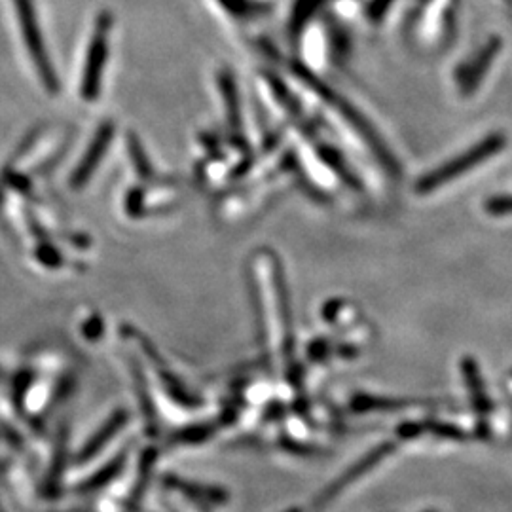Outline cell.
<instances>
[{
  "mask_svg": "<svg viewBox=\"0 0 512 512\" xmlns=\"http://www.w3.org/2000/svg\"><path fill=\"white\" fill-rule=\"evenodd\" d=\"M124 421H126V414H124V412H118V414L86 444V448H84V452H82V461L92 458L95 452H99V450L118 433V429L124 425Z\"/></svg>",
  "mask_w": 512,
  "mask_h": 512,
  "instance_id": "9",
  "label": "cell"
},
{
  "mask_svg": "<svg viewBox=\"0 0 512 512\" xmlns=\"http://www.w3.org/2000/svg\"><path fill=\"white\" fill-rule=\"evenodd\" d=\"M112 31V16L109 12H103L93 27L90 48L86 55V65L82 73V84H80V95L84 101H95L101 90L103 71L109 55V38Z\"/></svg>",
  "mask_w": 512,
  "mask_h": 512,
  "instance_id": "3",
  "label": "cell"
},
{
  "mask_svg": "<svg viewBox=\"0 0 512 512\" xmlns=\"http://www.w3.org/2000/svg\"><path fill=\"white\" fill-rule=\"evenodd\" d=\"M501 52V38L492 37L467 63H463L456 73L459 92L465 97L473 95L484 82L486 74L492 69L495 57Z\"/></svg>",
  "mask_w": 512,
  "mask_h": 512,
  "instance_id": "5",
  "label": "cell"
},
{
  "mask_svg": "<svg viewBox=\"0 0 512 512\" xmlns=\"http://www.w3.org/2000/svg\"><path fill=\"white\" fill-rule=\"evenodd\" d=\"M404 401H387V399H374V397H357L353 406L359 412H395L397 408H403Z\"/></svg>",
  "mask_w": 512,
  "mask_h": 512,
  "instance_id": "11",
  "label": "cell"
},
{
  "mask_svg": "<svg viewBox=\"0 0 512 512\" xmlns=\"http://www.w3.org/2000/svg\"><path fill=\"white\" fill-rule=\"evenodd\" d=\"M461 370H463V378H465V384L469 389V397H471L476 416L480 418V427H484V418L490 416L492 403H490V397L486 393V385H484V378L480 374L478 363L473 357H465L461 361Z\"/></svg>",
  "mask_w": 512,
  "mask_h": 512,
  "instance_id": "7",
  "label": "cell"
},
{
  "mask_svg": "<svg viewBox=\"0 0 512 512\" xmlns=\"http://www.w3.org/2000/svg\"><path fill=\"white\" fill-rule=\"evenodd\" d=\"M220 88L224 93V101H226V109H228V116H230V122L234 124V128H239V105H238V93H236V86H234V80L230 74H222L220 76Z\"/></svg>",
  "mask_w": 512,
  "mask_h": 512,
  "instance_id": "10",
  "label": "cell"
},
{
  "mask_svg": "<svg viewBox=\"0 0 512 512\" xmlns=\"http://www.w3.org/2000/svg\"><path fill=\"white\" fill-rule=\"evenodd\" d=\"M112 135H114V126H112V124H103V126L99 128L97 135H95V139L92 141V145H90L88 152H86V156L82 158V162L78 164L76 171H74V188L84 186V184L88 183V179L92 177L95 167H97L99 162L103 160L105 150H107L110 141H112Z\"/></svg>",
  "mask_w": 512,
  "mask_h": 512,
  "instance_id": "6",
  "label": "cell"
},
{
  "mask_svg": "<svg viewBox=\"0 0 512 512\" xmlns=\"http://www.w3.org/2000/svg\"><path fill=\"white\" fill-rule=\"evenodd\" d=\"M393 450H395V442H385V444H380L378 448H374V450H372L370 454H366L365 458L361 459L355 467H351L348 473L342 476L338 482H334V484H332V488H330L325 497L329 499L332 495L342 492V490H344L346 486H349L351 482H355L357 478H361V476L366 475L374 465H378L382 459L387 458Z\"/></svg>",
  "mask_w": 512,
  "mask_h": 512,
  "instance_id": "8",
  "label": "cell"
},
{
  "mask_svg": "<svg viewBox=\"0 0 512 512\" xmlns=\"http://www.w3.org/2000/svg\"><path fill=\"white\" fill-rule=\"evenodd\" d=\"M300 76H302V80H304L306 84H310L311 88L319 93L323 99H327V101L336 105V109L340 110V112L346 116V120H348L349 124L357 129V133L365 139L366 145L372 148L374 156L384 164L385 169H387L391 175H401V167L397 164L395 156L391 154V150L387 148V145L382 141V137L374 131V128L366 122L365 118H363L357 110L353 109V107H349L348 103H344L342 99L334 97V95L329 93V90H327L325 86H321L310 73L300 71Z\"/></svg>",
  "mask_w": 512,
  "mask_h": 512,
  "instance_id": "4",
  "label": "cell"
},
{
  "mask_svg": "<svg viewBox=\"0 0 512 512\" xmlns=\"http://www.w3.org/2000/svg\"><path fill=\"white\" fill-rule=\"evenodd\" d=\"M505 147H507V135H503L499 131L486 135L482 141H478L473 147L467 148L465 152L454 156L452 160L444 162L437 169L423 175L416 184V192L418 194H429V192L439 190L440 186L452 183L454 179L467 175L478 165L492 160Z\"/></svg>",
  "mask_w": 512,
  "mask_h": 512,
  "instance_id": "1",
  "label": "cell"
},
{
  "mask_svg": "<svg viewBox=\"0 0 512 512\" xmlns=\"http://www.w3.org/2000/svg\"><path fill=\"white\" fill-rule=\"evenodd\" d=\"M16 14H18L19 25H21V33L25 46L29 50V55L33 59V65L37 67L38 76L44 84V88L50 93H57L59 90V80L52 67V59L46 52L44 46V38L40 33V25H38L37 8L33 4V0H12Z\"/></svg>",
  "mask_w": 512,
  "mask_h": 512,
  "instance_id": "2",
  "label": "cell"
},
{
  "mask_svg": "<svg viewBox=\"0 0 512 512\" xmlns=\"http://www.w3.org/2000/svg\"><path fill=\"white\" fill-rule=\"evenodd\" d=\"M423 431H429V433H433L435 437H440V439L465 440V433L456 425H452V423L429 421V423H423Z\"/></svg>",
  "mask_w": 512,
  "mask_h": 512,
  "instance_id": "12",
  "label": "cell"
},
{
  "mask_svg": "<svg viewBox=\"0 0 512 512\" xmlns=\"http://www.w3.org/2000/svg\"><path fill=\"white\" fill-rule=\"evenodd\" d=\"M122 461L124 459L118 458L116 461H112L109 467H105L101 473L97 476H93L92 480L86 484L88 488H99V486H103L107 480H110L112 476L116 475L118 471H120V467H122Z\"/></svg>",
  "mask_w": 512,
  "mask_h": 512,
  "instance_id": "14",
  "label": "cell"
},
{
  "mask_svg": "<svg viewBox=\"0 0 512 512\" xmlns=\"http://www.w3.org/2000/svg\"><path fill=\"white\" fill-rule=\"evenodd\" d=\"M484 211L492 217H511L512 196H494L484 202Z\"/></svg>",
  "mask_w": 512,
  "mask_h": 512,
  "instance_id": "13",
  "label": "cell"
}]
</instances>
